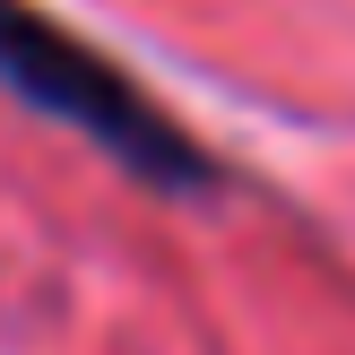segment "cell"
<instances>
[{"label": "cell", "mask_w": 355, "mask_h": 355, "mask_svg": "<svg viewBox=\"0 0 355 355\" xmlns=\"http://www.w3.org/2000/svg\"><path fill=\"white\" fill-rule=\"evenodd\" d=\"M0 87L17 104H35L44 121H61L69 139H87L96 156H113L130 182L148 191H217V156L113 61V52L78 44L61 17H44L35 0H0Z\"/></svg>", "instance_id": "obj_1"}]
</instances>
